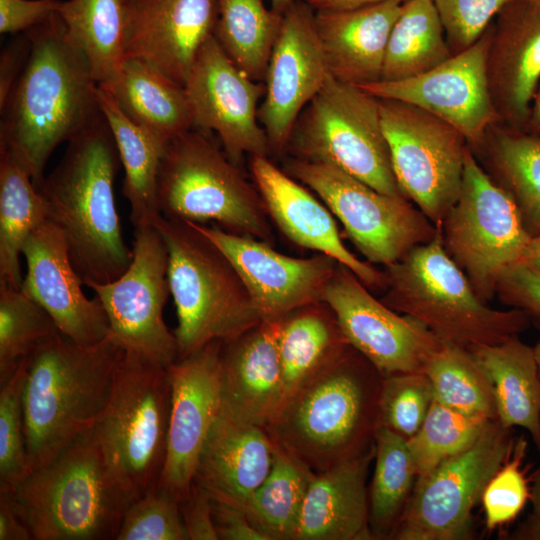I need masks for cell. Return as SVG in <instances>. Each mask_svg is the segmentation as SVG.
<instances>
[{
    "label": "cell",
    "instance_id": "cell-20",
    "mask_svg": "<svg viewBox=\"0 0 540 540\" xmlns=\"http://www.w3.org/2000/svg\"><path fill=\"white\" fill-rule=\"evenodd\" d=\"M221 344L210 342L167 366L171 407L158 484L179 500L193 483L202 448L221 410Z\"/></svg>",
    "mask_w": 540,
    "mask_h": 540
},
{
    "label": "cell",
    "instance_id": "cell-13",
    "mask_svg": "<svg viewBox=\"0 0 540 540\" xmlns=\"http://www.w3.org/2000/svg\"><path fill=\"white\" fill-rule=\"evenodd\" d=\"M515 442L513 428L490 420L470 447L417 477L390 539H471L472 511Z\"/></svg>",
    "mask_w": 540,
    "mask_h": 540
},
{
    "label": "cell",
    "instance_id": "cell-59",
    "mask_svg": "<svg viewBox=\"0 0 540 540\" xmlns=\"http://www.w3.org/2000/svg\"><path fill=\"white\" fill-rule=\"evenodd\" d=\"M294 0H270L271 8L280 14H283L284 11L291 5Z\"/></svg>",
    "mask_w": 540,
    "mask_h": 540
},
{
    "label": "cell",
    "instance_id": "cell-5",
    "mask_svg": "<svg viewBox=\"0 0 540 540\" xmlns=\"http://www.w3.org/2000/svg\"><path fill=\"white\" fill-rule=\"evenodd\" d=\"M34 540H116L133 501L93 429L33 469L13 492Z\"/></svg>",
    "mask_w": 540,
    "mask_h": 540
},
{
    "label": "cell",
    "instance_id": "cell-22",
    "mask_svg": "<svg viewBox=\"0 0 540 540\" xmlns=\"http://www.w3.org/2000/svg\"><path fill=\"white\" fill-rule=\"evenodd\" d=\"M22 255L26 275L22 290L52 317L59 331L78 344L91 346L110 334L97 297L89 299L69 255L64 233L47 219L26 240Z\"/></svg>",
    "mask_w": 540,
    "mask_h": 540
},
{
    "label": "cell",
    "instance_id": "cell-54",
    "mask_svg": "<svg viewBox=\"0 0 540 540\" xmlns=\"http://www.w3.org/2000/svg\"><path fill=\"white\" fill-rule=\"evenodd\" d=\"M32 531L13 492L0 491V540H33Z\"/></svg>",
    "mask_w": 540,
    "mask_h": 540
},
{
    "label": "cell",
    "instance_id": "cell-14",
    "mask_svg": "<svg viewBox=\"0 0 540 540\" xmlns=\"http://www.w3.org/2000/svg\"><path fill=\"white\" fill-rule=\"evenodd\" d=\"M378 99L397 184L439 228L459 197L469 144L459 130L420 107Z\"/></svg>",
    "mask_w": 540,
    "mask_h": 540
},
{
    "label": "cell",
    "instance_id": "cell-10",
    "mask_svg": "<svg viewBox=\"0 0 540 540\" xmlns=\"http://www.w3.org/2000/svg\"><path fill=\"white\" fill-rule=\"evenodd\" d=\"M292 158L333 165L390 196L394 176L379 99L331 75L299 114L286 147Z\"/></svg>",
    "mask_w": 540,
    "mask_h": 540
},
{
    "label": "cell",
    "instance_id": "cell-38",
    "mask_svg": "<svg viewBox=\"0 0 540 540\" xmlns=\"http://www.w3.org/2000/svg\"><path fill=\"white\" fill-rule=\"evenodd\" d=\"M314 475L305 463L275 441L271 470L245 508L250 522L267 540H292Z\"/></svg>",
    "mask_w": 540,
    "mask_h": 540
},
{
    "label": "cell",
    "instance_id": "cell-28",
    "mask_svg": "<svg viewBox=\"0 0 540 540\" xmlns=\"http://www.w3.org/2000/svg\"><path fill=\"white\" fill-rule=\"evenodd\" d=\"M403 2L354 9L314 10L316 30L332 77L363 86L382 80L387 44Z\"/></svg>",
    "mask_w": 540,
    "mask_h": 540
},
{
    "label": "cell",
    "instance_id": "cell-46",
    "mask_svg": "<svg viewBox=\"0 0 540 540\" xmlns=\"http://www.w3.org/2000/svg\"><path fill=\"white\" fill-rule=\"evenodd\" d=\"M116 540H189L180 500L157 484L130 503Z\"/></svg>",
    "mask_w": 540,
    "mask_h": 540
},
{
    "label": "cell",
    "instance_id": "cell-19",
    "mask_svg": "<svg viewBox=\"0 0 540 540\" xmlns=\"http://www.w3.org/2000/svg\"><path fill=\"white\" fill-rule=\"evenodd\" d=\"M491 35L492 23L471 47L428 72L360 88L377 98L403 101L428 111L459 130L474 148L499 121L486 72Z\"/></svg>",
    "mask_w": 540,
    "mask_h": 540
},
{
    "label": "cell",
    "instance_id": "cell-16",
    "mask_svg": "<svg viewBox=\"0 0 540 540\" xmlns=\"http://www.w3.org/2000/svg\"><path fill=\"white\" fill-rule=\"evenodd\" d=\"M348 343L382 375L423 372L442 342L418 320L388 307L338 264L322 299Z\"/></svg>",
    "mask_w": 540,
    "mask_h": 540
},
{
    "label": "cell",
    "instance_id": "cell-50",
    "mask_svg": "<svg viewBox=\"0 0 540 540\" xmlns=\"http://www.w3.org/2000/svg\"><path fill=\"white\" fill-rule=\"evenodd\" d=\"M58 0H0V32L29 30L57 13Z\"/></svg>",
    "mask_w": 540,
    "mask_h": 540
},
{
    "label": "cell",
    "instance_id": "cell-9",
    "mask_svg": "<svg viewBox=\"0 0 540 540\" xmlns=\"http://www.w3.org/2000/svg\"><path fill=\"white\" fill-rule=\"evenodd\" d=\"M170 407L167 367L123 348L109 400L92 429L108 466L133 500L158 484Z\"/></svg>",
    "mask_w": 540,
    "mask_h": 540
},
{
    "label": "cell",
    "instance_id": "cell-3",
    "mask_svg": "<svg viewBox=\"0 0 540 540\" xmlns=\"http://www.w3.org/2000/svg\"><path fill=\"white\" fill-rule=\"evenodd\" d=\"M383 375L349 346L294 390L266 427L315 473L375 449Z\"/></svg>",
    "mask_w": 540,
    "mask_h": 540
},
{
    "label": "cell",
    "instance_id": "cell-6",
    "mask_svg": "<svg viewBox=\"0 0 540 540\" xmlns=\"http://www.w3.org/2000/svg\"><path fill=\"white\" fill-rule=\"evenodd\" d=\"M381 301L426 326L442 343L470 349L519 336L531 321L521 310L482 300L444 249L441 231L385 267Z\"/></svg>",
    "mask_w": 540,
    "mask_h": 540
},
{
    "label": "cell",
    "instance_id": "cell-23",
    "mask_svg": "<svg viewBox=\"0 0 540 540\" xmlns=\"http://www.w3.org/2000/svg\"><path fill=\"white\" fill-rule=\"evenodd\" d=\"M217 17V0H127L125 58L143 60L184 86Z\"/></svg>",
    "mask_w": 540,
    "mask_h": 540
},
{
    "label": "cell",
    "instance_id": "cell-45",
    "mask_svg": "<svg viewBox=\"0 0 540 540\" xmlns=\"http://www.w3.org/2000/svg\"><path fill=\"white\" fill-rule=\"evenodd\" d=\"M434 399L432 385L424 372L383 375L379 427L409 439L422 425Z\"/></svg>",
    "mask_w": 540,
    "mask_h": 540
},
{
    "label": "cell",
    "instance_id": "cell-29",
    "mask_svg": "<svg viewBox=\"0 0 540 540\" xmlns=\"http://www.w3.org/2000/svg\"><path fill=\"white\" fill-rule=\"evenodd\" d=\"M375 449L315 473L292 540H374L369 524L366 478Z\"/></svg>",
    "mask_w": 540,
    "mask_h": 540
},
{
    "label": "cell",
    "instance_id": "cell-34",
    "mask_svg": "<svg viewBox=\"0 0 540 540\" xmlns=\"http://www.w3.org/2000/svg\"><path fill=\"white\" fill-rule=\"evenodd\" d=\"M349 346L323 301L294 309L279 319L278 352L285 399Z\"/></svg>",
    "mask_w": 540,
    "mask_h": 540
},
{
    "label": "cell",
    "instance_id": "cell-24",
    "mask_svg": "<svg viewBox=\"0 0 540 540\" xmlns=\"http://www.w3.org/2000/svg\"><path fill=\"white\" fill-rule=\"evenodd\" d=\"M486 72L499 122L525 131L540 86V0H511L497 13Z\"/></svg>",
    "mask_w": 540,
    "mask_h": 540
},
{
    "label": "cell",
    "instance_id": "cell-2",
    "mask_svg": "<svg viewBox=\"0 0 540 540\" xmlns=\"http://www.w3.org/2000/svg\"><path fill=\"white\" fill-rule=\"evenodd\" d=\"M120 164L116 143L101 115L68 141L58 165L36 186L47 202L49 219L64 233L84 285L115 280L132 261L114 196Z\"/></svg>",
    "mask_w": 540,
    "mask_h": 540
},
{
    "label": "cell",
    "instance_id": "cell-58",
    "mask_svg": "<svg viewBox=\"0 0 540 540\" xmlns=\"http://www.w3.org/2000/svg\"><path fill=\"white\" fill-rule=\"evenodd\" d=\"M523 261L540 271V236L532 238Z\"/></svg>",
    "mask_w": 540,
    "mask_h": 540
},
{
    "label": "cell",
    "instance_id": "cell-44",
    "mask_svg": "<svg viewBox=\"0 0 540 540\" xmlns=\"http://www.w3.org/2000/svg\"><path fill=\"white\" fill-rule=\"evenodd\" d=\"M26 371L27 358L0 384V491L14 492L30 472L23 411Z\"/></svg>",
    "mask_w": 540,
    "mask_h": 540
},
{
    "label": "cell",
    "instance_id": "cell-7",
    "mask_svg": "<svg viewBox=\"0 0 540 540\" xmlns=\"http://www.w3.org/2000/svg\"><path fill=\"white\" fill-rule=\"evenodd\" d=\"M153 225L168 249L177 359L233 339L262 320L231 262L192 222L161 215Z\"/></svg>",
    "mask_w": 540,
    "mask_h": 540
},
{
    "label": "cell",
    "instance_id": "cell-60",
    "mask_svg": "<svg viewBox=\"0 0 540 540\" xmlns=\"http://www.w3.org/2000/svg\"><path fill=\"white\" fill-rule=\"evenodd\" d=\"M534 354L536 358V362L538 365L539 375H540V340L537 342V344L533 347Z\"/></svg>",
    "mask_w": 540,
    "mask_h": 540
},
{
    "label": "cell",
    "instance_id": "cell-36",
    "mask_svg": "<svg viewBox=\"0 0 540 540\" xmlns=\"http://www.w3.org/2000/svg\"><path fill=\"white\" fill-rule=\"evenodd\" d=\"M57 14L96 83L111 81L125 60L127 0L61 1Z\"/></svg>",
    "mask_w": 540,
    "mask_h": 540
},
{
    "label": "cell",
    "instance_id": "cell-18",
    "mask_svg": "<svg viewBox=\"0 0 540 540\" xmlns=\"http://www.w3.org/2000/svg\"><path fill=\"white\" fill-rule=\"evenodd\" d=\"M314 14V9L302 0H294L282 14L258 109L271 154L286 151L299 114L331 75Z\"/></svg>",
    "mask_w": 540,
    "mask_h": 540
},
{
    "label": "cell",
    "instance_id": "cell-42",
    "mask_svg": "<svg viewBox=\"0 0 540 540\" xmlns=\"http://www.w3.org/2000/svg\"><path fill=\"white\" fill-rule=\"evenodd\" d=\"M59 332L49 313L22 288L0 283V384Z\"/></svg>",
    "mask_w": 540,
    "mask_h": 540
},
{
    "label": "cell",
    "instance_id": "cell-25",
    "mask_svg": "<svg viewBox=\"0 0 540 540\" xmlns=\"http://www.w3.org/2000/svg\"><path fill=\"white\" fill-rule=\"evenodd\" d=\"M250 171L269 217L296 245L325 254L345 266L368 288L384 289L386 278L343 243L331 211L267 156H250Z\"/></svg>",
    "mask_w": 540,
    "mask_h": 540
},
{
    "label": "cell",
    "instance_id": "cell-11",
    "mask_svg": "<svg viewBox=\"0 0 540 540\" xmlns=\"http://www.w3.org/2000/svg\"><path fill=\"white\" fill-rule=\"evenodd\" d=\"M439 229L445 251L485 302L496 295L505 269L524 259L532 240L517 205L470 146L459 197Z\"/></svg>",
    "mask_w": 540,
    "mask_h": 540
},
{
    "label": "cell",
    "instance_id": "cell-1",
    "mask_svg": "<svg viewBox=\"0 0 540 540\" xmlns=\"http://www.w3.org/2000/svg\"><path fill=\"white\" fill-rule=\"evenodd\" d=\"M27 31L28 61L0 110V151L11 152L38 186L56 147L102 113L89 63L59 15Z\"/></svg>",
    "mask_w": 540,
    "mask_h": 540
},
{
    "label": "cell",
    "instance_id": "cell-35",
    "mask_svg": "<svg viewBox=\"0 0 540 540\" xmlns=\"http://www.w3.org/2000/svg\"><path fill=\"white\" fill-rule=\"evenodd\" d=\"M47 219V202L29 171L11 152L0 151V283L21 288L23 246Z\"/></svg>",
    "mask_w": 540,
    "mask_h": 540
},
{
    "label": "cell",
    "instance_id": "cell-26",
    "mask_svg": "<svg viewBox=\"0 0 540 540\" xmlns=\"http://www.w3.org/2000/svg\"><path fill=\"white\" fill-rule=\"evenodd\" d=\"M278 333L279 319H263L221 344V410L265 429L285 401Z\"/></svg>",
    "mask_w": 540,
    "mask_h": 540
},
{
    "label": "cell",
    "instance_id": "cell-57",
    "mask_svg": "<svg viewBox=\"0 0 540 540\" xmlns=\"http://www.w3.org/2000/svg\"><path fill=\"white\" fill-rule=\"evenodd\" d=\"M525 131L540 136V86L534 96Z\"/></svg>",
    "mask_w": 540,
    "mask_h": 540
},
{
    "label": "cell",
    "instance_id": "cell-4",
    "mask_svg": "<svg viewBox=\"0 0 540 540\" xmlns=\"http://www.w3.org/2000/svg\"><path fill=\"white\" fill-rule=\"evenodd\" d=\"M122 350L111 334L85 346L59 332L27 357L23 411L30 472L93 428Z\"/></svg>",
    "mask_w": 540,
    "mask_h": 540
},
{
    "label": "cell",
    "instance_id": "cell-39",
    "mask_svg": "<svg viewBox=\"0 0 540 540\" xmlns=\"http://www.w3.org/2000/svg\"><path fill=\"white\" fill-rule=\"evenodd\" d=\"M214 37L229 58L256 82L265 80L282 14L264 0H217Z\"/></svg>",
    "mask_w": 540,
    "mask_h": 540
},
{
    "label": "cell",
    "instance_id": "cell-53",
    "mask_svg": "<svg viewBox=\"0 0 540 540\" xmlns=\"http://www.w3.org/2000/svg\"><path fill=\"white\" fill-rule=\"evenodd\" d=\"M31 42L26 34L11 42L0 57V110L5 106L30 55Z\"/></svg>",
    "mask_w": 540,
    "mask_h": 540
},
{
    "label": "cell",
    "instance_id": "cell-52",
    "mask_svg": "<svg viewBox=\"0 0 540 540\" xmlns=\"http://www.w3.org/2000/svg\"><path fill=\"white\" fill-rule=\"evenodd\" d=\"M213 521L218 539L267 540L248 519L245 511L212 500Z\"/></svg>",
    "mask_w": 540,
    "mask_h": 540
},
{
    "label": "cell",
    "instance_id": "cell-40",
    "mask_svg": "<svg viewBox=\"0 0 540 540\" xmlns=\"http://www.w3.org/2000/svg\"><path fill=\"white\" fill-rule=\"evenodd\" d=\"M375 468L368 490L369 524L374 540L390 539L413 491L417 472L407 440L379 427Z\"/></svg>",
    "mask_w": 540,
    "mask_h": 540
},
{
    "label": "cell",
    "instance_id": "cell-48",
    "mask_svg": "<svg viewBox=\"0 0 540 540\" xmlns=\"http://www.w3.org/2000/svg\"><path fill=\"white\" fill-rule=\"evenodd\" d=\"M511 0H432L452 55L471 47Z\"/></svg>",
    "mask_w": 540,
    "mask_h": 540
},
{
    "label": "cell",
    "instance_id": "cell-12",
    "mask_svg": "<svg viewBox=\"0 0 540 540\" xmlns=\"http://www.w3.org/2000/svg\"><path fill=\"white\" fill-rule=\"evenodd\" d=\"M284 171L320 197L369 263L387 267L439 231L405 197L383 194L333 165L290 158Z\"/></svg>",
    "mask_w": 540,
    "mask_h": 540
},
{
    "label": "cell",
    "instance_id": "cell-33",
    "mask_svg": "<svg viewBox=\"0 0 540 540\" xmlns=\"http://www.w3.org/2000/svg\"><path fill=\"white\" fill-rule=\"evenodd\" d=\"M97 99L124 167L123 195L130 205L131 223L135 228L153 224L161 216L157 179L166 145L127 117L100 85L97 86Z\"/></svg>",
    "mask_w": 540,
    "mask_h": 540
},
{
    "label": "cell",
    "instance_id": "cell-55",
    "mask_svg": "<svg viewBox=\"0 0 540 540\" xmlns=\"http://www.w3.org/2000/svg\"><path fill=\"white\" fill-rule=\"evenodd\" d=\"M531 513L525 521L509 535L516 540H540V468L537 470L531 487Z\"/></svg>",
    "mask_w": 540,
    "mask_h": 540
},
{
    "label": "cell",
    "instance_id": "cell-15",
    "mask_svg": "<svg viewBox=\"0 0 540 540\" xmlns=\"http://www.w3.org/2000/svg\"><path fill=\"white\" fill-rule=\"evenodd\" d=\"M133 257L115 280L85 286L92 289L106 313L110 334L122 348L164 366L177 360V343L163 318L171 295L169 255L160 231L153 224L135 228Z\"/></svg>",
    "mask_w": 540,
    "mask_h": 540
},
{
    "label": "cell",
    "instance_id": "cell-32",
    "mask_svg": "<svg viewBox=\"0 0 540 540\" xmlns=\"http://www.w3.org/2000/svg\"><path fill=\"white\" fill-rule=\"evenodd\" d=\"M492 180L513 199L532 238L540 236V136L501 122L471 148ZM477 158V157H476Z\"/></svg>",
    "mask_w": 540,
    "mask_h": 540
},
{
    "label": "cell",
    "instance_id": "cell-31",
    "mask_svg": "<svg viewBox=\"0 0 540 540\" xmlns=\"http://www.w3.org/2000/svg\"><path fill=\"white\" fill-rule=\"evenodd\" d=\"M469 350L491 380L497 420L525 429L540 450V375L533 347L514 336Z\"/></svg>",
    "mask_w": 540,
    "mask_h": 540
},
{
    "label": "cell",
    "instance_id": "cell-17",
    "mask_svg": "<svg viewBox=\"0 0 540 540\" xmlns=\"http://www.w3.org/2000/svg\"><path fill=\"white\" fill-rule=\"evenodd\" d=\"M184 89L194 129L216 133L231 161L238 164L244 155H271L258 119L265 84L240 70L214 35L200 49Z\"/></svg>",
    "mask_w": 540,
    "mask_h": 540
},
{
    "label": "cell",
    "instance_id": "cell-27",
    "mask_svg": "<svg viewBox=\"0 0 540 540\" xmlns=\"http://www.w3.org/2000/svg\"><path fill=\"white\" fill-rule=\"evenodd\" d=\"M274 452L275 441L265 428L220 410L202 448L193 482L213 501L245 511L250 496L271 470Z\"/></svg>",
    "mask_w": 540,
    "mask_h": 540
},
{
    "label": "cell",
    "instance_id": "cell-47",
    "mask_svg": "<svg viewBox=\"0 0 540 540\" xmlns=\"http://www.w3.org/2000/svg\"><path fill=\"white\" fill-rule=\"evenodd\" d=\"M526 449L524 438L516 440L511 456L483 491L481 503L488 530L492 531L514 520L530 500L531 488L522 470Z\"/></svg>",
    "mask_w": 540,
    "mask_h": 540
},
{
    "label": "cell",
    "instance_id": "cell-21",
    "mask_svg": "<svg viewBox=\"0 0 540 540\" xmlns=\"http://www.w3.org/2000/svg\"><path fill=\"white\" fill-rule=\"evenodd\" d=\"M192 224L228 258L263 319H280L299 307L321 301L338 262L318 253L295 258L265 241L217 226Z\"/></svg>",
    "mask_w": 540,
    "mask_h": 540
},
{
    "label": "cell",
    "instance_id": "cell-37",
    "mask_svg": "<svg viewBox=\"0 0 540 540\" xmlns=\"http://www.w3.org/2000/svg\"><path fill=\"white\" fill-rule=\"evenodd\" d=\"M452 56L432 0H408L391 30L381 81L416 77Z\"/></svg>",
    "mask_w": 540,
    "mask_h": 540
},
{
    "label": "cell",
    "instance_id": "cell-30",
    "mask_svg": "<svg viewBox=\"0 0 540 540\" xmlns=\"http://www.w3.org/2000/svg\"><path fill=\"white\" fill-rule=\"evenodd\" d=\"M100 86L127 117L164 145L194 128L184 86L143 60L125 58L115 77Z\"/></svg>",
    "mask_w": 540,
    "mask_h": 540
},
{
    "label": "cell",
    "instance_id": "cell-49",
    "mask_svg": "<svg viewBox=\"0 0 540 540\" xmlns=\"http://www.w3.org/2000/svg\"><path fill=\"white\" fill-rule=\"evenodd\" d=\"M496 295L514 309L523 311L540 328V271L521 260L501 274Z\"/></svg>",
    "mask_w": 540,
    "mask_h": 540
},
{
    "label": "cell",
    "instance_id": "cell-8",
    "mask_svg": "<svg viewBox=\"0 0 540 540\" xmlns=\"http://www.w3.org/2000/svg\"><path fill=\"white\" fill-rule=\"evenodd\" d=\"M157 203L166 218L199 224L214 221L226 231L273 241L269 215L255 184L206 133L194 128L164 148Z\"/></svg>",
    "mask_w": 540,
    "mask_h": 540
},
{
    "label": "cell",
    "instance_id": "cell-43",
    "mask_svg": "<svg viewBox=\"0 0 540 540\" xmlns=\"http://www.w3.org/2000/svg\"><path fill=\"white\" fill-rule=\"evenodd\" d=\"M489 421L461 414L434 399L418 431L407 439L417 477L470 447Z\"/></svg>",
    "mask_w": 540,
    "mask_h": 540
},
{
    "label": "cell",
    "instance_id": "cell-56",
    "mask_svg": "<svg viewBox=\"0 0 540 540\" xmlns=\"http://www.w3.org/2000/svg\"><path fill=\"white\" fill-rule=\"evenodd\" d=\"M314 10L354 9L387 1L406 2L408 0H302Z\"/></svg>",
    "mask_w": 540,
    "mask_h": 540
},
{
    "label": "cell",
    "instance_id": "cell-41",
    "mask_svg": "<svg viewBox=\"0 0 540 540\" xmlns=\"http://www.w3.org/2000/svg\"><path fill=\"white\" fill-rule=\"evenodd\" d=\"M423 372L430 380L435 400L444 406L470 417L497 419L491 380L469 349L442 343Z\"/></svg>",
    "mask_w": 540,
    "mask_h": 540
},
{
    "label": "cell",
    "instance_id": "cell-51",
    "mask_svg": "<svg viewBox=\"0 0 540 540\" xmlns=\"http://www.w3.org/2000/svg\"><path fill=\"white\" fill-rule=\"evenodd\" d=\"M180 512L189 540H218L212 498L199 484L193 482L188 493L180 500Z\"/></svg>",
    "mask_w": 540,
    "mask_h": 540
}]
</instances>
